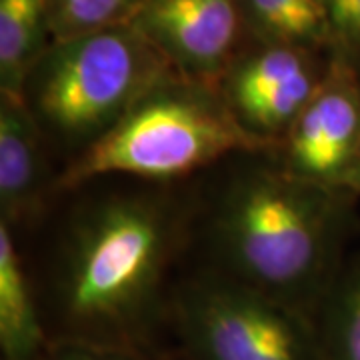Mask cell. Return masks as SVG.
Listing matches in <instances>:
<instances>
[{"label":"cell","mask_w":360,"mask_h":360,"mask_svg":"<svg viewBox=\"0 0 360 360\" xmlns=\"http://www.w3.org/2000/svg\"><path fill=\"white\" fill-rule=\"evenodd\" d=\"M176 238L179 208L155 191L108 194L80 208L56 270L65 338L139 348Z\"/></svg>","instance_id":"6da1fadb"},{"label":"cell","mask_w":360,"mask_h":360,"mask_svg":"<svg viewBox=\"0 0 360 360\" xmlns=\"http://www.w3.org/2000/svg\"><path fill=\"white\" fill-rule=\"evenodd\" d=\"M350 198L276 160L246 168L224 186L210 220L222 272L309 314L338 276Z\"/></svg>","instance_id":"7a4b0ae2"},{"label":"cell","mask_w":360,"mask_h":360,"mask_svg":"<svg viewBox=\"0 0 360 360\" xmlns=\"http://www.w3.org/2000/svg\"><path fill=\"white\" fill-rule=\"evenodd\" d=\"M269 153L232 118L214 84L167 78L56 176V191L106 176L172 182L231 155Z\"/></svg>","instance_id":"3957f363"},{"label":"cell","mask_w":360,"mask_h":360,"mask_svg":"<svg viewBox=\"0 0 360 360\" xmlns=\"http://www.w3.org/2000/svg\"><path fill=\"white\" fill-rule=\"evenodd\" d=\"M174 75L139 28L120 25L52 42L30 70L20 98L46 142L77 158Z\"/></svg>","instance_id":"277c9868"},{"label":"cell","mask_w":360,"mask_h":360,"mask_svg":"<svg viewBox=\"0 0 360 360\" xmlns=\"http://www.w3.org/2000/svg\"><path fill=\"white\" fill-rule=\"evenodd\" d=\"M174 314L193 360H322L307 312L224 272L184 284Z\"/></svg>","instance_id":"5b68a950"},{"label":"cell","mask_w":360,"mask_h":360,"mask_svg":"<svg viewBox=\"0 0 360 360\" xmlns=\"http://www.w3.org/2000/svg\"><path fill=\"white\" fill-rule=\"evenodd\" d=\"M333 52L257 44L217 82L232 118L270 155L321 86Z\"/></svg>","instance_id":"8992f818"},{"label":"cell","mask_w":360,"mask_h":360,"mask_svg":"<svg viewBox=\"0 0 360 360\" xmlns=\"http://www.w3.org/2000/svg\"><path fill=\"white\" fill-rule=\"evenodd\" d=\"M359 155L360 68L333 52L321 86L274 150V160L296 179L342 191Z\"/></svg>","instance_id":"52a82bcc"},{"label":"cell","mask_w":360,"mask_h":360,"mask_svg":"<svg viewBox=\"0 0 360 360\" xmlns=\"http://www.w3.org/2000/svg\"><path fill=\"white\" fill-rule=\"evenodd\" d=\"M130 25L180 77L214 86L246 34L238 0H144Z\"/></svg>","instance_id":"ba28073f"},{"label":"cell","mask_w":360,"mask_h":360,"mask_svg":"<svg viewBox=\"0 0 360 360\" xmlns=\"http://www.w3.org/2000/svg\"><path fill=\"white\" fill-rule=\"evenodd\" d=\"M46 146L25 101L0 94V220L11 229L37 219L56 191Z\"/></svg>","instance_id":"9c48e42d"},{"label":"cell","mask_w":360,"mask_h":360,"mask_svg":"<svg viewBox=\"0 0 360 360\" xmlns=\"http://www.w3.org/2000/svg\"><path fill=\"white\" fill-rule=\"evenodd\" d=\"M46 340L14 229L0 220V350L4 360H42Z\"/></svg>","instance_id":"30bf717a"},{"label":"cell","mask_w":360,"mask_h":360,"mask_svg":"<svg viewBox=\"0 0 360 360\" xmlns=\"http://www.w3.org/2000/svg\"><path fill=\"white\" fill-rule=\"evenodd\" d=\"M52 0H0V94L20 96L52 44Z\"/></svg>","instance_id":"8fae6325"},{"label":"cell","mask_w":360,"mask_h":360,"mask_svg":"<svg viewBox=\"0 0 360 360\" xmlns=\"http://www.w3.org/2000/svg\"><path fill=\"white\" fill-rule=\"evenodd\" d=\"M246 34L257 44L330 51L322 0H238Z\"/></svg>","instance_id":"7c38bea8"},{"label":"cell","mask_w":360,"mask_h":360,"mask_svg":"<svg viewBox=\"0 0 360 360\" xmlns=\"http://www.w3.org/2000/svg\"><path fill=\"white\" fill-rule=\"evenodd\" d=\"M321 307L322 360H360V258L338 272Z\"/></svg>","instance_id":"4fadbf2b"},{"label":"cell","mask_w":360,"mask_h":360,"mask_svg":"<svg viewBox=\"0 0 360 360\" xmlns=\"http://www.w3.org/2000/svg\"><path fill=\"white\" fill-rule=\"evenodd\" d=\"M144 0H52V42L130 25Z\"/></svg>","instance_id":"5bb4252c"},{"label":"cell","mask_w":360,"mask_h":360,"mask_svg":"<svg viewBox=\"0 0 360 360\" xmlns=\"http://www.w3.org/2000/svg\"><path fill=\"white\" fill-rule=\"evenodd\" d=\"M330 28V51L360 68V0H322Z\"/></svg>","instance_id":"9a60e30c"},{"label":"cell","mask_w":360,"mask_h":360,"mask_svg":"<svg viewBox=\"0 0 360 360\" xmlns=\"http://www.w3.org/2000/svg\"><path fill=\"white\" fill-rule=\"evenodd\" d=\"M46 360H144L139 348L124 345H106L89 340L60 338L51 342L44 354Z\"/></svg>","instance_id":"2e32d148"},{"label":"cell","mask_w":360,"mask_h":360,"mask_svg":"<svg viewBox=\"0 0 360 360\" xmlns=\"http://www.w3.org/2000/svg\"><path fill=\"white\" fill-rule=\"evenodd\" d=\"M342 193L350 194L352 198H354V196H360V155H359V160H356V165H354V168H352V170H350V174H348L345 186H342Z\"/></svg>","instance_id":"e0dca14e"},{"label":"cell","mask_w":360,"mask_h":360,"mask_svg":"<svg viewBox=\"0 0 360 360\" xmlns=\"http://www.w3.org/2000/svg\"><path fill=\"white\" fill-rule=\"evenodd\" d=\"M42 360H46V359H44V356H42Z\"/></svg>","instance_id":"ac0fdd59"}]
</instances>
